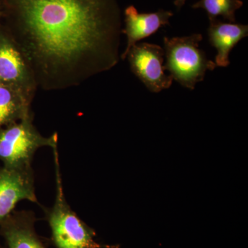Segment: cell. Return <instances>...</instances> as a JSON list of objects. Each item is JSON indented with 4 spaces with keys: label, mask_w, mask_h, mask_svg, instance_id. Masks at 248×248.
Listing matches in <instances>:
<instances>
[{
    "label": "cell",
    "mask_w": 248,
    "mask_h": 248,
    "mask_svg": "<svg viewBox=\"0 0 248 248\" xmlns=\"http://www.w3.org/2000/svg\"><path fill=\"white\" fill-rule=\"evenodd\" d=\"M37 88L76 87L120 61L117 0H0Z\"/></svg>",
    "instance_id": "obj_1"
},
{
    "label": "cell",
    "mask_w": 248,
    "mask_h": 248,
    "mask_svg": "<svg viewBox=\"0 0 248 248\" xmlns=\"http://www.w3.org/2000/svg\"><path fill=\"white\" fill-rule=\"evenodd\" d=\"M56 192L53 207L46 212L51 239L56 248H120L95 241L96 232L71 208L66 200L60 172L58 148L53 149Z\"/></svg>",
    "instance_id": "obj_2"
},
{
    "label": "cell",
    "mask_w": 248,
    "mask_h": 248,
    "mask_svg": "<svg viewBox=\"0 0 248 248\" xmlns=\"http://www.w3.org/2000/svg\"><path fill=\"white\" fill-rule=\"evenodd\" d=\"M202 40L201 34L164 39L165 71H169L173 79L191 91L203 81L207 71H213L217 67L200 48Z\"/></svg>",
    "instance_id": "obj_3"
},
{
    "label": "cell",
    "mask_w": 248,
    "mask_h": 248,
    "mask_svg": "<svg viewBox=\"0 0 248 248\" xmlns=\"http://www.w3.org/2000/svg\"><path fill=\"white\" fill-rule=\"evenodd\" d=\"M32 114L0 128V161L10 169H31L36 152L41 148H58V134L45 137L32 123Z\"/></svg>",
    "instance_id": "obj_4"
},
{
    "label": "cell",
    "mask_w": 248,
    "mask_h": 248,
    "mask_svg": "<svg viewBox=\"0 0 248 248\" xmlns=\"http://www.w3.org/2000/svg\"><path fill=\"white\" fill-rule=\"evenodd\" d=\"M0 84L32 103L38 89L31 67L6 27L0 25Z\"/></svg>",
    "instance_id": "obj_5"
},
{
    "label": "cell",
    "mask_w": 248,
    "mask_h": 248,
    "mask_svg": "<svg viewBox=\"0 0 248 248\" xmlns=\"http://www.w3.org/2000/svg\"><path fill=\"white\" fill-rule=\"evenodd\" d=\"M164 57V48L147 42L136 44L127 54L132 72L151 92L158 93L172 86V77L165 73Z\"/></svg>",
    "instance_id": "obj_6"
},
{
    "label": "cell",
    "mask_w": 248,
    "mask_h": 248,
    "mask_svg": "<svg viewBox=\"0 0 248 248\" xmlns=\"http://www.w3.org/2000/svg\"><path fill=\"white\" fill-rule=\"evenodd\" d=\"M24 200L38 203L32 168H0V223L14 213L17 204Z\"/></svg>",
    "instance_id": "obj_7"
},
{
    "label": "cell",
    "mask_w": 248,
    "mask_h": 248,
    "mask_svg": "<svg viewBox=\"0 0 248 248\" xmlns=\"http://www.w3.org/2000/svg\"><path fill=\"white\" fill-rule=\"evenodd\" d=\"M173 15L172 11L164 9L140 14L133 5L128 6L124 11L125 29L122 30V32L127 36V46L121 58L123 60L126 59L130 49L140 40L153 35L161 27L169 25L170 19Z\"/></svg>",
    "instance_id": "obj_8"
},
{
    "label": "cell",
    "mask_w": 248,
    "mask_h": 248,
    "mask_svg": "<svg viewBox=\"0 0 248 248\" xmlns=\"http://www.w3.org/2000/svg\"><path fill=\"white\" fill-rule=\"evenodd\" d=\"M30 211L14 212L0 223V238L6 248H46L35 230Z\"/></svg>",
    "instance_id": "obj_9"
},
{
    "label": "cell",
    "mask_w": 248,
    "mask_h": 248,
    "mask_svg": "<svg viewBox=\"0 0 248 248\" xmlns=\"http://www.w3.org/2000/svg\"><path fill=\"white\" fill-rule=\"evenodd\" d=\"M208 29L209 42L216 48L217 66L228 67L231 64L230 54L235 46L248 35V26L236 23L221 22L211 19Z\"/></svg>",
    "instance_id": "obj_10"
},
{
    "label": "cell",
    "mask_w": 248,
    "mask_h": 248,
    "mask_svg": "<svg viewBox=\"0 0 248 248\" xmlns=\"http://www.w3.org/2000/svg\"><path fill=\"white\" fill-rule=\"evenodd\" d=\"M31 106L17 91L0 84V128L32 114Z\"/></svg>",
    "instance_id": "obj_11"
},
{
    "label": "cell",
    "mask_w": 248,
    "mask_h": 248,
    "mask_svg": "<svg viewBox=\"0 0 248 248\" xmlns=\"http://www.w3.org/2000/svg\"><path fill=\"white\" fill-rule=\"evenodd\" d=\"M244 5L241 0H200L192 9H202L206 12L209 19L221 17L231 23L236 22V12Z\"/></svg>",
    "instance_id": "obj_12"
},
{
    "label": "cell",
    "mask_w": 248,
    "mask_h": 248,
    "mask_svg": "<svg viewBox=\"0 0 248 248\" xmlns=\"http://www.w3.org/2000/svg\"><path fill=\"white\" fill-rule=\"evenodd\" d=\"M187 0H174V4L176 6L178 11H180L183 6L186 4V1Z\"/></svg>",
    "instance_id": "obj_13"
},
{
    "label": "cell",
    "mask_w": 248,
    "mask_h": 248,
    "mask_svg": "<svg viewBox=\"0 0 248 248\" xmlns=\"http://www.w3.org/2000/svg\"><path fill=\"white\" fill-rule=\"evenodd\" d=\"M3 17L2 6H1V1H0V19Z\"/></svg>",
    "instance_id": "obj_14"
},
{
    "label": "cell",
    "mask_w": 248,
    "mask_h": 248,
    "mask_svg": "<svg viewBox=\"0 0 248 248\" xmlns=\"http://www.w3.org/2000/svg\"><path fill=\"white\" fill-rule=\"evenodd\" d=\"M0 248H6L4 245L1 244V240H0Z\"/></svg>",
    "instance_id": "obj_15"
}]
</instances>
